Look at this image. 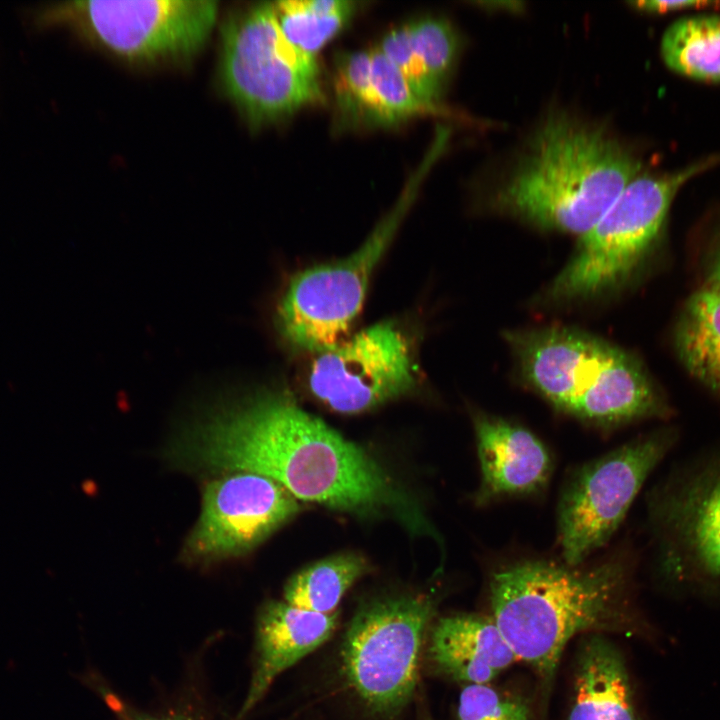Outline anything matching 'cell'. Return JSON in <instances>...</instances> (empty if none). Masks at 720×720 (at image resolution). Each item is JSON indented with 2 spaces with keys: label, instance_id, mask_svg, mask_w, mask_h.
<instances>
[{
  "label": "cell",
  "instance_id": "1",
  "mask_svg": "<svg viewBox=\"0 0 720 720\" xmlns=\"http://www.w3.org/2000/svg\"><path fill=\"white\" fill-rule=\"evenodd\" d=\"M183 448L201 464L266 476L297 500L360 517L389 515L413 533L432 532L416 502L373 456L287 392L265 390L222 410Z\"/></svg>",
  "mask_w": 720,
  "mask_h": 720
},
{
  "label": "cell",
  "instance_id": "2",
  "mask_svg": "<svg viewBox=\"0 0 720 720\" xmlns=\"http://www.w3.org/2000/svg\"><path fill=\"white\" fill-rule=\"evenodd\" d=\"M581 565L526 560L495 571L489 580L493 620L517 661L530 665L545 688L579 633L613 627L649 632L632 605L624 560Z\"/></svg>",
  "mask_w": 720,
  "mask_h": 720
},
{
  "label": "cell",
  "instance_id": "3",
  "mask_svg": "<svg viewBox=\"0 0 720 720\" xmlns=\"http://www.w3.org/2000/svg\"><path fill=\"white\" fill-rule=\"evenodd\" d=\"M640 170L605 129L557 113L536 130L493 201L536 226L583 236Z\"/></svg>",
  "mask_w": 720,
  "mask_h": 720
},
{
  "label": "cell",
  "instance_id": "4",
  "mask_svg": "<svg viewBox=\"0 0 720 720\" xmlns=\"http://www.w3.org/2000/svg\"><path fill=\"white\" fill-rule=\"evenodd\" d=\"M445 146L442 138H434L394 206L358 249L340 260L305 268L289 278L271 314L281 341L317 354L334 348L350 335L374 270Z\"/></svg>",
  "mask_w": 720,
  "mask_h": 720
},
{
  "label": "cell",
  "instance_id": "5",
  "mask_svg": "<svg viewBox=\"0 0 720 720\" xmlns=\"http://www.w3.org/2000/svg\"><path fill=\"white\" fill-rule=\"evenodd\" d=\"M719 162L720 155H710L672 172L637 175L595 226L581 236L548 296L581 299L623 284L656 244L678 191Z\"/></svg>",
  "mask_w": 720,
  "mask_h": 720
},
{
  "label": "cell",
  "instance_id": "6",
  "mask_svg": "<svg viewBox=\"0 0 720 720\" xmlns=\"http://www.w3.org/2000/svg\"><path fill=\"white\" fill-rule=\"evenodd\" d=\"M221 34L222 87L252 126L275 123L324 102L316 58L289 43L272 2L233 15Z\"/></svg>",
  "mask_w": 720,
  "mask_h": 720
},
{
  "label": "cell",
  "instance_id": "7",
  "mask_svg": "<svg viewBox=\"0 0 720 720\" xmlns=\"http://www.w3.org/2000/svg\"><path fill=\"white\" fill-rule=\"evenodd\" d=\"M647 514L664 583L720 596V447L671 471L649 494Z\"/></svg>",
  "mask_w": 720,
  "mask_h": 720
},
{
  "label": "cell",
  "instance_id": "8",
  "mask_svg": "<svg viewBox=\"0 0 720 720\" xmlns=\"http://www.w3.org/2000/svg\"><path fill=\"white\" fill-rule=\"evenodd\" d=\"M435 609L431 595L386 596L363 605L349 622L340 645V671L371 712L393 716L413 697Z\"/></svg>",
  "mask_w": 720,
  "mask_h": 720
},
{
  "label": "cell",
  "instance_id": "9",
  "mask_svg": "<svg viewBox=\"0 0 720 720\" xmlns=\"http://www.w3.org/2000/svg\"><path fill=\"white\" fill-rule=\"evenodd\" d=\"M679 438L673 427L638 436L580 467L558 503V543L563 562L581 565L612 537L657 465Z\"/></svg>",
  "mask_w": 720,
  "mask_h": 720
},
{
  "label": "cell",
  "instance_id": "10",
  "mask_svg": "<svg viewBox=\"0 0 720 720\" xmlns=\"http://www.w3.org/2000/svg\"><path fill=\"white\" fill-rule=\"evenodd\" d=\"M314 355L309 390L339 413L368 411L413 392L419 384L415 342L395 320L370 325Z\"/></svg>",
  "mask_w": 720,
  "mask_h": 720
},
{
  "label": "cell",
  "instance_id": "11",
  "mask_svg": "<svg viewBox=\"0 0 720 720\" xmlns=\"http://www.w3.org/2000/svg\"><path fill=\"white\" fill-rule=\"evenodd\" d=\"M212 0L76 1L49 18L72 19L98 43L130 61L184 59L207 42L218 15Z\"/></svg>",
  "mask_w": 720,
  "mask_h": 720
},
{
  "label": "cell",
  "instance_id": "12",
  "mask_svg": "<svg viewBox=\"0 0 720 720\" xmlns=\"http://www.w3.org/2000/svg\"><path fill=\"white\" fill-rule=\"evenodd\" d=\"M300 509L294 496L266 476L242 471L215 480L205 488L189 551L200 557L247 551Z\"/></svg>",
  "mask_w": 720,
  "mask_h": 720
},
{
  "label": "cell",
  "instance_id": "13",
  "mask_svg": "<svg viewBox=\"0 0 720 720\" xmlns=\"http://www.w3.org/2000/svg\"><path fill=\"white\" fill-rule=\"evenodd\" d=\"M510 342L527 381L568 413L617 348L567 327L511 334Z\"/></svg>",
  "mask_w": 720,
  "mask_h": 720
},
{
  "label": "cell",
  "instance_id": "14",
  "mask_svg": "<svg viewBox=\"0 0 720 720\" xmlns=\"http://www.w3.org/2000/svg\"><path fill=\"white\" fill-rule=\"evenodd\" d=\"M473 422L481 469L477 504L543 490L552 462L543 443L531 431L483 412L476 413Z\"/></svg>",
  "mask_w": 720,
  "mask_h": 720
},
{
  "label": "cell",
  "instance_id": "15",
  "mask_svg": "<svg viewBox=\"0 0 720 720\" xmlns=\"http://www.w3.org/2000/svg\"><path fill=\"white\" fill-rule=\"evenodd\" d=\"M337 611L323 614L270 601L256 621L255 663L238 719L245 717L285 670L324 644L338 625Z\"/></svg>",
  "mask_w": 720,
  "mask_h": 720
},
{
  "label": "cell",
  "instance_id": "16",
  "mask_svg": "<svg viewBox=\"0 0 720 720\" xmlns=\"http://www.w3.org/2000/svg\"><path fill=\"white\" fill-rule=\"evenodd\" d=\"M426 656L442 674L467 684H489L517 661L492 617L456 614L430 626Z\"/></svg>",
  "mask_w": 720,
  "mask_h": 720
},
{
  "label": "cell",
  "instance_id": "17",
  "mask_svg": "<svg viewBox=\"0 0 720 720\" xmlns=\"http://www.w3.org/2000/svg\"><path fill=\"white\" fill-rule=\"evenodd\" d=\"M672 413L663 393L631 354L616 348L570 414L599 424H619Z\"/></svg>",
  "mask_w": 720,
  "mask_h": 720
},
{
  "label": "cell",
  "instance_id": "18",
  "mask_svg": "<svg viewBox=\"0 0 720 720\" xmlns=\"http://www.w3.org/2000/svg\"><path fill=\"white\" fill-rule=\"evenodd\" d=\"M621 652L601 634L582 643L568 720H640Z\"/></svg>",
  "mask_w": 720,
  "mask_h": 720
},
{
  "label": "cell",
  "instance_id": "19",
  "mask_svg": "<svg viewBox=\"0 0 720 720\" xmlns=\"http://www.w3.org/2000/svg\"><path fill=\"white\" fill-rule=\"evenodd\" d=\"M674 347L688 373L720 398V294L704 286L684 304Z\"/></svg>",
  "mask_w": 720,
  "mask_h": 720
},
{
  "label": "cell",
  "instance_id": "20",
  "mask_svg": "<svg viewBox=\"0 0 720 720\" xmlns=\"http://www.w3.org/2000/svg\"><path fill=\"white\" fill-rule=\"evenodd\" d=\"M661 56L676 73L720 83V15H696L672 23L663 34Z\"/></svg>",
  "mask_w": 720,
  "mask_h": 720
},
{
  "label": "cell",
  "instance_id": "21",
  "mask_svg": "<svg viewBox=\"0 0 720 720\" xmlns=\"http://www.w3.org/2000/svg\"><path fill=\"white\" fill-rule=\"evenodd\" d=\"M368 570L366 559L356 553L320 560L289 579L284 601L317 613L335 612L344 594Z\"/></svg>",
  "mask_w": 720,
  "mask_h": 720
},
{
  "label": "cell",
  "instance_id": "22",
  "mask_svg": "<svg viewBox=\"0 0 720 720\" xmlns=\"http://www.w3.org/2000/svg\"><path fill=\"white\" fill-rule=\"evenodd\" d=\"M280 29L301 53L316 58L358 11L353 0H285L273 2Z\"/></svg>",
  "mask_w": 720,
  "mask_h": 720
},
{
  "label": "cell",
  "instance_id": "23",
  "mask_svg": "<svg viewBox=\"0 0 720 720\" xmlns=\"http://www.w3.org/2000/svg\"><path fill=\"white\" fill-rule=\"evenodd\" d=\"M371 82L363 127H392L421 115H451L422 99L404 75L376 47L371 49Z\"/></svg>",
  "mask_w": 720,
  "mask_h": 720
},
{
  "label": "cell",
  "instance_id": "24",
  "mask_svg": "<svg viewBox=\"0 0 720 720\" xmlns=\"http://www.w3.org/2000/svg\"><path fill=\"white\" fill-rule=\"evenodd\" d=\"M406 23L417 56L443 96L460 51L458 32L441 16H421Z\"/></svg>",
  "mask_w": 720,
  "mask_h": 720
},
{
  "label": "cell",
  "instance_id": "25",
  "mask_svg": "<svg viewBox=\"0 0 720 720\" xmlns=\"http://www.w3.org/2000/svg\"><path fill=\"white\" fill-rule=\"evenodd\" d=\"M371 67V50L346 51L336 55L332 84L338 128L363 127Z\"/></svg>",
  "mask_w": 720,
  "mask_h": 720
},
{
  "label": "cell",
  "instance_id": "26",
  "mask_svg": "<svg viewBox=\"0 0 720 720\" xmlns=\"http://www.w3.org/2000/svg\"><path fill=\"white\" fill-rule=\"evenodd\" d=\"M457 720H532L528 701L489 684H467L459 695Z\"/></svg>",
  "mask_w": 720,
  "mask_h": 720
},
{
  "label": "cell",
  "instance_id": "27",
  "mask_svg": "<svg viewBox=\"0 0 720 720\" xmlns=\"http://www.w3.org/2000/svg\"><path fill=\"white\" fill-rule=\"evenodd\" d=\"M376 48L399 69L422 99L440 105L442 95L413 48L407 23L384 34Z\"/></svg>",
  "mask_w": 720,
  "mask_h": 720
},
{
  "label": "cell",
  "instance_id": "28",
  "mask_svg": "<svg viewBox=\"0 0 720 720\" xmlns=\"http://www.w3.org/2000/svg\"><path fill=\"white\" fill-rule=\"evenodd\" d=\"M105 703L117 720H192L181 714H151L135 708L104 686H98Z\"/></svg>",
  "mask_w": 720,
  "mask_h": 720
},
{
  "label": "cell",
  "instance_id": "29",
  "mask_svg": "<svg viewBox=\"0 0 720 720\" xmlns=\"http://www.w3.org/2000/svg\"><path fill=\"white\" fill-rule=\"evenodd\" d=\"M710 4V2L706 1H659V0H653V1H637L633 2L632 5H634L636 8L640 10H644L647 12H669V11H676V10H682V9H689L693 7H697L700 5H707Z\"/></svg>",
  "mask_w": 720,
  "mask_h": 720
},
{
  "label": "cell",
  "instance_id": "30",
  "mask_svg": "<svg viewBox=\"0 0 720 720\" xmlns=\"http://www.w3.org/2000/svg\"><path fill=\"white\" fill-rule=\"evenodd\" d=\"M706 287L720 294V234L714 241L706 265Z\"/></svg>",
  "mask_w": 720,
  "mask_h": 720
},
{
  "label": "cell",
  "instance_id": "31",
  "mask_svg": "<svg viewBox=\"0 0 720 720\" xmlns=\"http://www.w3.org/2000/svg\"><path fill=\"white\" fill-rule=\"evenodd\" d=\"M424 720H432L431 717H425Z\"/></svg>",
  "mask_w": 720,
  "mask_h": 720
}]
</instances>
